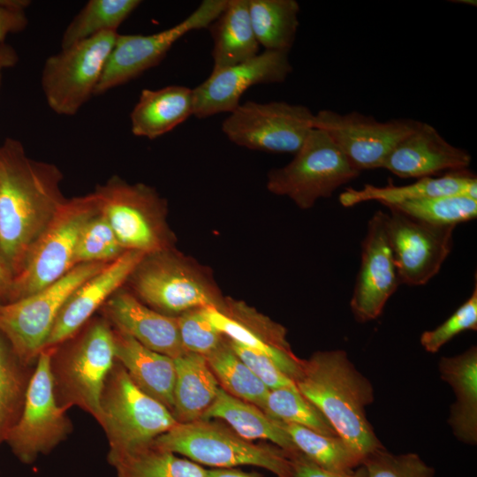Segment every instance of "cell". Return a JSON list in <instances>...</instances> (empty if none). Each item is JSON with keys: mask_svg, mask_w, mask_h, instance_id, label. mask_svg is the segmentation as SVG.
Returning <instances> with one entry per match:
<instances>
[{"mask_svg": "<svg viewBox=\"0 0 477 477\" xmlns=\"http://www.w3.org/2000/svg\"><path fill=\"white\" fill-rule=\"evenodd\" d=\"M125 251L153 254L174 248L175 235L167 222V202L155 188L130 184L114 175L93 192Z\"/></svg>", "mask_w": 477, "mask_h": 477, "instance_id": "cell-5", "label": "cell"}, {"mask_svg": "<svg viewBox=\"0 0 477 477\" xmlns=\"http://www.w3.org/2000/svg\"><path fill=\"white\" fill-rule=\"evenodd\" d=\"M153 443L197 464L217 468L254 466L276 477H294L288 453L276 445L254 444L211 420L178 423Z\"/></svg>", "mask_w": 477, "mask_h": 477, "instance_id": "cell-4", "label": "cell"}, {"mask_svg": "<svg viewBox=\"0 0 477 477\" xmlns=\"http://www.w3.org/2000/svg\"><path fill=\"white\" fill-rule=\"evenodd\" d=\"M0 332V443L20 416L31 375Z\"/></svg>", "mask_w": 477, "mask_h": 477, "instance_id": "cell-35", "label": "cell"}, {"mask_svg": "<svg viewBox=\"0 0 477 477\" xmlns=\"http://www.w3.org/2000/svg\"><path fill=\"white\" fill-rule=\"evenodd\" d=\"M126 283L141 302L170 316L219 308L224 300L203 270L174 248L145 254Z\"/></svg>", "mask_w": 477, "mask_h": 477, "instance_id": "cell-7", "label": "cell"}, {"mask_svg": "<svg viewBox=\"0 0 477 477\" xmlns=\"http://www.w3.org/2000/svg\"><path fill=\"white\" fill-rule=\"evenodd\" d=\"M441 379L455 394L447 420L454 436L466 445L477 444V346L471 345L438 361Z\"/></svg>", "mask_w": 477, "mask_h": 477, "instance_id": "cell-23", "label": "cell"}, {"mask_svg": "<svg viewBox=\"0 0 477 477\" xmlns=\"http://www.w3.org/2000/svg\"><path fill=\"white\" fill-rule=\"evenodd\" d=\"M294 383L363 459L384 447L366 413L375 400L374 387L344 350L317 351L302 360Z\"/></svg>", "mask_w": 477, "mask_h": 477, "instance_id": "cell-2", "label": "cell"}, {"mask_svg": "<svg viewBox=\"0 0 477 477\" xmlns=\"http://www.w3.org/2000/svg\"><path fill=\"white\" fill-rule=\"evenodd\" d=\"M419 123L409 118L381 122L357 111L341 114L329 110H322L314 117V127L323 130L360 172L382 168L393 148Z\"/></svg>", "mask_w": 477, "mask_h": 477, "instance_id": "cell-15", "label": "cell"}, {"mask_svg": "<svg viewBox=\"0 0 477 477\" xmlns=\"http://www.w3.org/2000/svg\"><path fill=\"white\" fill-rule=\"evenodd\" d=\"M362 464L368 477H436L434 467L415 452L395 454L383 447L367 455Z\"/></svg>", "mask_w": 477, "mask_h": 477, "instance_id": "cell-39", "label": "cell"}, {"mask_svg": "<svg viewBox=\"0 0 477 477\" xmlns=\"http://www.w3.org/2000/svg\"><path fill=\"white\" fill-rule=\"evenodd\" d=\"M415 219L440 226H457L476 218L477 199L466 195H440L385 206Z\"/></svg>", "mask_w": 477, "mask_h": 477, "instance_id": "cell-36", "label": "cell"}, {"mask_svg": "<svg viewBox=\"0 0 477 477\" xmlns=\"http://www.w3.org/2000/svg\"><path fill=\"white\" fill-rule=\"evenodd\" d=\"M117 34H97L46 59L41 84L52 111L73 116L94 95Z\"/></svg>", "mask_w": 477, "mask_h": 477, "instance_id": "cell-12", "label": "cell"}, {"mask_svg": "<svg viewBox=\"0 0 477 477\" xmlns=\"http://www.w3.org/2000/svg\"><path fill=\"white\" fill-rule=\"evenodd\" d=\"M213 39V70L246 61L258 54L247 0H227L223 11L209 25Z\"/></svg>", "mask_w": 477, "mask_h": 477, "instance_id": "cell-29", "label": "cell"}, {"mask_svg": "<svg viewBox=\"0 0 477 477\" xmlns=\"http://www.w3.org/2000/svg\"><path fill=\"white\" fill-rule=\"evenodd\" d=\"M203 309L227 338L266 355L293 382L299 376L302 359L292 351L282 325L238 301L224 300L219 308Z\"/></svg>", "mask_w": 477, "mask_h": 477, "instance_id": "cell-19", "label": "cell"}, {"mask_svg": "<svg viewBox=\"0 0 477 477\" xmlns=\"http://www.w3.org/2000/svg\"><path fill=\"white\" fill-rule=\"evenodd\" d=\"M314 114L286 102L240 103L222 124L238 146L269 153L295 154L314 128Z\"/></svg>", "mask_w": 477, "mask_h": 477, "instance_id": "cell-13", "label": "cell"}, {"mask_svg": "<svg viewBox=\"0 0 477 477\" xmlns=\"http://www.w3.org/2000/svg\"><path fill=\"white\" fill-rule=\"evenodd\" d=\"M201 419L222 420L242 438L248 441H269L288 455L299 451L290 435L276 420L268 417L256 405L231 396L220 386L216 398Z\"/></svg>", "mask_w": 477, "mask_h": 477, "instance_id": "cell-28", "label": "cell"}, {"mask_svg": "<svg viewBox=\"0 0 477 477\" xmlns=\"http://www.w3.org/2000/svg\"><path fill=\"white\" fill-rule=\"evenodd\" d=\"M227 339L233 352L269 390L297 388L294 382L284 375L269 357L238 342Z\"/></svg>", "mask_w": 477, "mask_h": 477, "instance_id": "cell-42", "label": "cell"}, {"mask_svg": "<svg viewBox=\"0 0 477 477\" xmlns=\"http://www.w3.org/2000/svg\"><path fill=\"white\" fill-rule=\"evenodd\" d=\"M387 213L378 210L369 219L361 243L360 265L350 300L358 322L381 316L400 284L386 229Z\"/></svg>", "mask_w": 477, "mask_h": 477, "instance_id": "cell-18", "label": "cell"}, {"mask_svg": "<svg viewBox=\"0 0 477 477\" xmlns=\"http://www.w3.org/2000/svg\"><path fill=\"white\" fill-rule=\"evenodd\" d=\"M172 415L178 423L200 420L216 398L219 384L204 356L185 352L174 359Z\"/></svg>", "mask_w": 477, "mask_h": 477, "instance_id": "cell-27", "label": "cell"}, {"mask_svg": "<svg viewBox=\"0 0 477 477\" xmlns=\"http://www.w3.org/2000/svg\"><path fill=\"white\" fill-rule=\"evenodd\" d=\"M277 422L297 450L324 469L348 473L363 463L362 457L338 435H326L299 425Z\"/></svg>", "mask_w": 477, "mask_h": 477, "instance_id": "cell-32", "label": "cell"}, {"mask_svg": "<svg viewBox=\"0 0 477 477\" xmlns=\"http://www.w3.org/2000/svg\"><path fill=\"white\" fill-rule=\"evenodd\" d=\"M287 52L264 50L242 63L212 71L193 89V115L205 118L231 113L252 86L284 82L292 72Z\"/></svg>", "mask_w": 477, "mask_h": 477, "instance_id": "cell-17", "label": "cell"}, {"mask_svg": "<svg viewBox=\"0 0 477 477\" xmlns=\"http://www.w3.org/2000/svg\"><path fill=\"white\" fill-rule=\"evenodd\" d=\"M52 350L41 352L28 382L24 405L4 441L23 463H33L58 445L72 425L55 394L51 373Z\"/></svg>", "mask_w": 477, "mask_h": 477, "instance_id": "cell-11", "label": "cell"}, {"mask_svg": "<svg viewBox=\"0 0 477 477\" xmlns=\"http://www.w3.org/2000/svg\"><path fill=\"white\" fill-rule=\"evenodd\" d=\"M470 154L447 141L428 123L416 129L390 153L382 168L402 178H422L441 172L467 170Z\"/></svg>", "mask_w": 477, "mask_h": 477, "instance_id": "cell-21", "label": "cell"}, {"mask_svg": "<svg viewBox=\"0 0 477 477\" xmlns=\"http://www.w3.org/2000/svg\"><path fill=\"white\" fill-rule=\"evenodd\" d=\"M12 275L0 258V304L8 300Z\"/></svg>", "mask_w": 477, "mask_h": 477, "instance_id": "cell-46", "label": "cell"}, {"mask_svg": "<svg viewBox=\"0 0 477 477\" xmlns=\"http://www.w3.org/2000/svg\"><path fill=\"white\" fill-rule=\"evenodd\" d=\"M144 255L126 251L75 289L58 313L43 350L54 349L78 333L95 312L124 287Z\"/></svg>", "mask_w": 477, "mask_h": 477, "instance_id": "cell-20", "label": "cell"}, {"mask_svg": "<svg viewBox=\"0 0 477 477\" xmlns=\"http://www.w3.org/2000/svg\"><path fill=\"white\" fill-rule=\"evenodd\" d=\"M466 195L477 199L476 176L467 170L447 172L439 177H428L396 186L365 185L360 189L347 188L338 197L344 207H352L366 201H378L384 206L440 195Z\"/></svg>", "mask_w": 477, "mask_h": 477, "instance_id": "cell-24", "label": "cell"}, {"mask_svg": "<svg viewBox=\"0 0 477 477\" xmlns=\"http://www.w3.org/2000/svg\"><path fill=\"white\" fill-rule=\"evenodd\" d=\"M261 411L276 421L299 425L326 435H338L322 412L297 388L269 390Z\"/></svg>", "mask_w": 477, "mask_h": 477, "instance_id": "cell-37", "label": "cell"}, {"mask_svg": "<svg viewBox=\"0 0 477 477\" xmlns=\"http://www.w3.org/2000/svg\"><path fill=\"white\" fill-rule=\"evenodd\" d=\"M253 30L265 50L289 53L298 27L299 5L295 0H247Z\"/></svg>", "mask_w": 477, "mask_h": 477, "instance_id": "cell-30", "label": "cell"}, {"mask_svg": "<svg viewBox=\"0 0 477 477\" xmlns=\"http://www.w3.org/2000/svg\"><path fill=\"white\" fill-rule=\"evenodd\" d=\"M19 60L16 50L9 44L0 45V84L4 69L14 66Z\"/></svg>", "mask_w": 477, "mask_h": 477, "instance_id": "cell-45", "label": "cell"}, {"mask_svg": "<svg viewBox=\"0 0 477 477\" xmlns=\"http://www.w3.org/2000/svg\"><path fill=\"white\" fill-rule=\"evenodd\" d=\"M206 477H256L232 468H216L207 471Z\"/></svg>", "mask_w": 477, "mask_h": 477, "instance_id": "cell-47", "label": "cell"}, {"mask_svg": "<svg viewBox=\"0 0 477 477\" xmlns=\"http://www.w3.org/2000/svg\"><path fill=\"white\" fill-rule=\"evenodd\" d=\"M113 333L115 360L124 367L140 390L172 412L176 376L174 359L154 352L114 329Z\"/></svg>", "mask_w": 477, "mask_h": 477, "instance_id": "cell-25", "label": "cell"}, {"mask_svg": "<svg viewBox=\"0 0 477 477\" xmlns=\"http://www.w3.org/2000/svg\"><path fill=\"white\" fill-rule=\"evenodd\" d=\"M52 350L51 373L57 403L75 405L101 421V396L115 363L114 333L103 317L86 323Z\"/></svg>", "mask_w": 477, "mask_h": 477, "instance_id": "cell-3", "label": "cell"}, {"mask_svg": "<svg viewBox=\"0 0 477 477\" xmlns=\"http://www.w3.org/2000/svg\"><path fill=\"white\" fill-rule=\"evenodd\" d=\"M219 386L231 396L263 408L269 390L223 342L205 356Z\"/></svg>", "mask_w": 477, "mask_h": 477, "instance_id": "cell-33", "label": "cell"}, {"mask_svg": "<svg viewBox=\"0 0 477 477\" xmlns=\"http://www.w3.org/2000/svg\"><path fill=\"white\" fill-rule=\"evenodd\" d=\"M329 136L313 128L293 159L268 175L267 189L309 209L322 198L360 175Z\"/></svg>", "mask_w": 477, "mask_h": 477, "instance_id": "cell-9", "label": "cell"}, {"mask_svg": "<svg viewBox=\"0 0 477 477\" xmlns=\"http://www.w3.org/2000/svg\"><path fill=\"white\" fill-rule=\"evenodd\" d=\"M25 11L5 8L0 5V45L7 34L19 33L27 26Z\"/></svg>", "mask_w": 477, "mask_h": 477, "instance_id": "cell-44", "label": "cell"}, {"mask_svg": "<svg viewBox=\"0 0 477 477\" xmlns=\"http://www.w3.org/2000/svg\"><path fill=\"white\" fill-rule=\"evenodd\" d=\"M192 115L193 89L184 86L145 88L130 114L131 131L137 137L154 140L170 132Z\"/></svg>", "mask_w": 477, "mask_h": 477, "instance_id": "cell-26", "label": "cell"}, {"mask_svg": "<svg viewBox=\"0 0 477 477\" xmlns=\"http://www.w3.org/2000/svg\"><path fill=\"white\" fill-rule=\"evenodd\" d=\"M466 330H477L476 284L470 297L448 319L436 328L421 333L420 343L427 352L434 354L454 337Z\"/></svg>", "mask_w": 477, "mask_h": 477, "instance_id": "cell-41", "label": "cell"}, {"mask_svg": "<svg viewBox=\"0 0 477 477\" xmlns=\"http://www.w3.org/2000/svg\"><path fill=\"white\" fill-rule=\"evenodd\" d=\"M103 317L111 327L126 334L145 347L176 359L183 348L177 316L163 314L141 302L123 287L102 307Z\"/></svg>", "mask_w": 477, "mask_h": 477, "instance_id": "cell-22", "label": "cell"}, {"mask_svg": "<svg viewBox=\"0 0 477 477\" xmlns=\"http://www.w3.org/2000/svg\"><path fill=\"white\" fill-rule=\"evenodd\" d=\"M101 421L108 443V461L151 444L178 424L171 412L140 390L115 361L101 396Z\"/></svg>", "mask_w": 477, "mask_h": 477, "instance_id": "cell-6", "label": "cell"}, {"mask_svg": "<svg viewBox=\"0 0 477 477\" xmlns=\"http://www.w3.org/2000/svg\"><path fill=\"white\" fill-rule=\"evenodd\" d=\"M203 308L185 312L177 320L185 352L205 357L223 342L225 336L211 323Z\"/></svg>", "mask_w": 477, "mask_h": 477, "instance_id": "cell-40", "label": "cell"}, {"mask_svg": "<svg viewBox=\"0 0 477 477\" xmlns=\"http://www.w3.org/2000/svg\"><path fill=\"white\" fill-rule=\"evenodd\" d=\"M226 1L204 0L178 24L152 34H117L94 95L125 84L157 65L180 37L208 27L223 11Z\"/></svg>", "mask_w": 477, "mask_h": 477, "instance_id": "cell-14", "label": "cell"}, {"mask_svg": "<svg viewBox=\"0 0 477 477\" xmlns=\"http://www.w3.org/2000/svg\"><path fill=\"white\" fill-rule=\"evenodd\" d=\"M97 211L94 193L65 200L13 276L7 302L36 292L75 267L79 235L85 223Z\"/></svg>", "mask_w": 477, "mask_h": 477, "instance_id": "cell-8", "label": "cell"}, {"mask_svg": "<svg viewBox=\"0 0 477 477\" xmlns=\"http://www.w3.org/2000/svg\"><path fill=\"white\" fill-rule=\"evenodd\" d=\"M108 264L76 265L36 292L0 304V332L24 365L36 362L58 313L72 292Z\"/></svg>", "mask_w": 477, "mask_h": 477, "instance_id": "cell-10", "label": "cell"}, {"mask_svg": "<svg viewBox=\"0 0 477 477\" xmlns=\"http://www.w3.org/2000/svg\"><path fill=\"white\" fill-rule=\"evenodd\" d=\"M389 209L386 229L400 284L424 285L450 254L455 226L430 224Z\"/></svg>", "mask_w": 477, "mask_h": 477, "instance_id": "cell-16", "label": "cell"}, {"mask_svg": "<svg viewBox=\"0 0 477 477\" xmlns=\"http://www.w3.org/2000/svg\"><path fill=\"white\" fill-rule=\"evenodd\" d=\"M31 4L28 0H0V5L16 11H25Z\"/></svg>", "mask_w": 477, "mask_h": 477, "instance_id": "cell-48", "label": "cell"}, {"mask_svg": "<svg viewBox=\"0 0 477 477\" xmlns=\"http://www.w3.org/2000/svg\"><path fill=\"white\" fill-rule=\"evenodd\" d=\"M125 252L98 208L80 231L75 248L74 264L110 263Z\"/></svg>", "mask_w": 477, "mask_h": 477, "instance_id": "cell-38", "label": "cell"}, {"mask_svg": "<svg viewBox=\"0 0 477 477\" xmlns=\"http://www.w3.org/2000/svg\"><path fill=\"white\" fill-rule=\"evenodd\" d=\"M62 180L57 165L30 158L19 140L0 145V258L12 278L65 201Z\"/></svg>", "mask_w": 477, "mask_h": 477, "instance_id": "cell-1", "label": "cell"}, {"mask_svg": "<svg viewBox=\"0 0 477 477\" xmlns=\"http://www.w3.org/2000/svg\"><path fill=\"white\" fill-rule=\"evenodd\" d=\"M140 3L139 0L88 1L64 30L61 49L102 33L117 32Z\"/></svg>", "mask_w": 477, "mask_h": 477, "instance_id": "cell-34", "label": "cell"}, {"mask_svg": "<svg viewBox=\"0 0 477 477\" xmlns=\"http://www.w3.org/2000/svg\"><path fill=\"white\" fill-rule=\"evenodd\" d=\"M289 458L294 477H368L363 464L352 472L342 473L324 469L299 451L290 455Z\"/></svg>", "mask_w": 477, "mask_h": 477, "instance_id": "cell-43", "label": "cell"}, {"mask_svg": "<svg viewBox=\"0 0 477 477\" xmlns=\"http://www.w3.org/2000/svg\"><path fill=\"white\" fill-rule=\"evenodd\" d=\"M117 477H206L197 463L178 457L153 443L109 461Z\"/></svg>", "mask_w": 477, "mask_h": 477, "instance_id": "cell-31", "label": "cell"}]
</instances>
